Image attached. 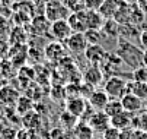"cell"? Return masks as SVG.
Segmentation results:
<instances>
[{
  "label": "cell",
  "instance_id": "6da1fadb",
  "mask_svg": "<svg viewBox=\"0 0 147 139\" xmlns=\"http://www.w3.org/2000/svg\"><path fill=\"white\" fill-rule=\"evenodd\" d=\"M115 53L119 56L122 63L128 65L133 69L143 66V53H144V50H141L140 47H137L136 44L128 41V40L119 37Z\"/></svg>",
  "mask_w": 147,
  "mask_h": 139
},
{
  "label": "cell",
  "instance_id": "7a4b0ae2",
  "mask_svg": "<svg viewBox=\"0 0 147 139\" xmlns=\"http://www.w3.org/2000/svg\"><path fill=\"white\" fill-rule=\"evenodd\" d=\"M127 84L128 81L122 79L121 76H111L105 81L103 89L111 100H121L127 94Z\"/></svg>",
  "mask_w": 147,
  "mask_h": 139
},
{
  "label": "cell",
  "instance_id": "3957f363",
  "mask_svg": "<svg viewBox=\"0 0 147 139\" xmlns=\"http://www.w3.org/2000/svg\"><path fill=\"white\" fill-rule=\"evenodd\" d=\"M44 16L50 22H55L60 19H67L70 16V10L64 3H54V2H47L45 3V10Z\"/></svg>",
  "mask_w": 147,
  "mask_h": 139
},
{
  "label": "cell",
  "instance_id": "277c9868",
  "mask_svg": "<svg viewBox=\"0 0 147 139\" xmlns=\"http://www.w3.org/2000/svg\"><path fill=\"white\" fill-rule=\"evenodd\" d=\"M71 34H73V31H71V28H70V25L67 22V19H60V21L51 22L48 35L54 38V41L64 43Z\"/></svg>",
  "mask_w": 147,
  "mask_h": 139
},
{
  "label": "cell",
  "instance_id": "5b68a950",
  "mask_svg": "<svg viewBox=\"0 0 147 139\" xmlns=\"http://www.w3.org/2000/svg\"><path fill=\"white\" fill-rule=\"evenodd\" d=\"M64 46L67 47V50L70 53L77 56V54H85L89 44H88V40L83 32H73L64 41Z\"/></svg>",
  "mask_w": 147,
  "mask_h": 139
},
{
  "label": "cell",
  "instance_id": "8992f818",
  "mask_svg": "<svg viewBox=\"0 0 147 139\" xmlns=\"http://www.w3.org/2000/svg\"><path fill=\"white\" fill-rule=\"evenodd\" d=\"M67 22L73 32H83L88 31V22H86V10L80 12H71L67 18Z\"/></svg>",
  "mask_w": 147,
  "mask_h": 139
},
{
  "label": "cell",
  "instance_id": "52a82bcc",
  "mask_svg": "<svg viewBox=\"0 0 147 139\" xmlns=\"http://www.w3.org/2000/svg\"><path fill=\"white\" fill-rule=\"evenodd\" d=\"M88 122L92 126V129H93L95 133L96 132L98 133H100V132L103 133L105 130L111 126V117H108L107 114H105V111H95Z\"/></svg>",
  "mask_w": 147,
  "mask_h": 139
},
{
  "label": "cell",
  "instance_id": "ba28073f",
  "mask_svg": "<svg viewBox=\"0 0 147 139\" xmlns=\"http://www.w3.org/2000/svg\"><path fill=\"white\" fill-rule=\"evenodd\" d=\"M121 104H122L124 111L131 113V114H136V113H138V111L143 110L144 101L141 100V98H138L137 95H134V94H125V95L121 98Z\"/></svg>",
  "mask_w": 147,
  "mask_h": 139
},
{
  "label": "cell",
  "instance_id": "9c48e42d",
  "mask_svg": "<svg viewBox=\"0 0 147 139\" xmlns=\"http://www.w3.org/2000/svg\"><path fill=\"white\" fill-rule=\"evenodd\" d=\"M107 56V50H105L100 44H89L86 51H85V57L86 60L90 63V65H100L102 60Z\"/></svg>",
  "mask_w": 147,
  "mask_h": 139
},
{
  "label": "cell",
  "instance_id": "30bf717a",
  "mask_svg": "<svg viewBox=\"0 0 147 139\" xmlns=\"http://www.w3.org/2000/svg\"><path fill=\"white\" fill-rule=\"evenodd\" d=\"M111 98L108 97V94L105 92V89H95L90 97L88 98V101L90 104V107L95 110V111H103L105 106L108 104V101Z\"/></svg>",
  "mask_w": 147,
  "mask_h": 139
},
{
  "label": "cell",
  "instance_id": "8fae6325",
  "mask_svg": "<svg viewBox=\"0 0 147 139\" xmlns=\"http://www.w3.org/2000/svg\"><path fill=\"white\" fill-rule=\"evenodd\" d=\"M47 59H50V60L53 62H58V60H64L66 57V47L63 43H58V41H53L50 43L45 50H44Z\"/></svg>",
  "mask_w": 147,
  "mask_h": 139
},
{
  "label": "cell",
  "instance_id": "7c38bea8",
  "mask_svg": "<svg viewBox=\"0 0 147 139\" xmlns=\"http://www.w3.org/2000/svg\"><path fill=\"white\" fill-rule=\"evenodd\" d=\"M19 92L10 87V85H5L0 88V103L3 106H9V107H15L18 100H19Z\"/></svg>",
  "mask_w": 147,
  "mask_h": 139
},
{
  "label": "cell",
  "instance_id": "4fadbf2b",
  "mask_svg": "<svg viewBox=\"0 0 147 139\" xmlns=\"http://www.w3.org/2000/svg\"><path fill=\"white\" fill-rule=\"evenodd\" d=\"M103 73L100 70V67L98 65H90L88 66V69L85 70L83 73V79H85V82L92 85V87H98L102 81H103Z\"/></svg>",
  "mask_w": 147,
  "mask_h": 139
},
{
  "label": "cell",
  "instance_id": "5bb4252c",
  "mask_svg": "<svg viewBox=\"0 0 147 139\" xmlns=\"http://www.w3.org/2000/svg\"><path fill=\"white\" fill-rule=\"evenodd\" d=\"M86 107H88V104L85 101V98H82V97H71L67 101V111L77 119H80L85 114Z\"/></svg>",
  "mask_w": 147,
  "mask_h": 139
},
{
  "label": "cell",
  "instance_id": "9a60e30c",
  "mask_svg": "<svg viewBox=\"0 0 147 139\" xmlns=\"http://www.w3.org/2000/svg\"><path fill=\"white\" fill-rule=\"evenodd\" d=\"M31 27H32L34 34H36V35H48L51 22L48 21L44 15H36V16L32 18Z\"/></svg>",
  "mask_w": 147,
  "mask_h": 139
},
{
  "label": "cell",
  "instance_id": "2e32d148",
  "mask_svg": "<svg viewBox=\"0 0 147 139\" xmlns=\"http://www.w3.org/2000/svg\"><path fill=\"white\" fill-rule=\"evenodd\" d=\"M73 129H74L73 133H74L76 139H93V136H95L92 126L89 125V122H85V120L77 122Z\"/></svg>",
  "mask_w": 147,
  "mask_h": 139
},
{
  "label": "cell",
  "instance_id": "e0dca14e",
  "mask_svg": "<svg viewBox=\"0 0 147 139\" xmlns=\"http://www.w3.org/2000/svg\"><path fill=\"white\" fill-rule=\"evenodd\" d=\"M118 7H119V0H103L98 12L103 19H114Z\"/></svg>",
  "mask_w": 147,
  "mask_h": 139
},
{
  "label": "cell",
  "instance_id": "ac0fdd59",
  "mask_svg": "<svg viewBox=\"0 0 147 139\" xmlns=\"http://www.w3.org/2000/svg\"><path fill=\"white\" fill-rule=\"evenodd\" d=\"M131 119H133V114H131V113L121 111L119 114L111 117V126H112V127H117V129H119V130L128 129V127H131ZM131 129H133V127H131Z\"/></svg>",
  "mask_w": 147,
  "mask_h": 139
},
{
  "label": "cell",
  "instance_id": "d6986e66",
  "mask_svg": "<svg viewBox=\"0 0 147 139\" xmlns=\"http://www.w3.org/2000/svg\"><path fill=\"white\" fill-rule=\"evenodd\" d=\"M86 22H88V29L100 31L105 19L100 16V13L98 10H86Z\"/></svg>",
  "mask_w": 147,
  "mask_h": 139
},
{
  "label": "cell",
  "instance_id": "ffe728a7",
  "mask_svg": "<svg viewBox=\"0 0 147 139\" xmlns=\"http://www.w3.org/2000/svg\"><path fill=\"white\" fill-rule=\"evenodd\" d=\"M26 32L22 27H15L13 29H10L9 32V44L10 46H20V44H25L26 41Z\"/></svg>",
  "mask_w": 147,
  "mask_h": 139
},
{
  "label": "cell",
  "instance_id": "44dd1931",
  "mask_svg": "<svg viewBox=\"0 0 147 139\" xmlns=\"http://www.w3.org/2000/svg\"><path fill=\"white\" fill-rule=\"evenodd\" d=\"M15 108H16V111H18L20 116H25V114H28L29 111H32V108H34L32 100H31L29 97L20 95L19 100H18V103H16V106H15Z\"/></svg>",
  "mask_w": 147,
  "mask_h": 139
},
{
  "label": "cell",
  "instance_id": "7402d4cb",
  "mask_svg": "<svg viewBox=\"0 0 147 139\" xmlns=\"http://www.w3.org/2000/svg\"><path fill=\"white\" fill-rule=\"evenodd\" d=\"M119 27L121 25L117 21H114V19H105L100 32L107 34L108 37H118L119 35Z\"/></svg>",
  "mask_w": 147,
  "mask_h": 139
},
{
  "label": "cell",
  "instance_id": "603a6c76",
  "mask_svg": "<svg viewBox=\"0 0 147 139\" xmlns=\"http://www.w3.org/2000/svg\"><path fill=\"white\" fill-rule=\"evenodd\" d=\"M103 111H105V114H107L108 117H114V116L119 114L121 111H124L122 104H121V100H109L108 104L105 106Z\"/></svg>",
  "mask_w": 147,
  "mask_h": 139
},
{
  "label": "cell",
  "instance_id": "cb8c5ba5",
  "mask_svg": "<svg viewBox=\"0 0 147 139\" xmlns=\"http://www.w3.org/2000/svg\"><path fill=\"white\" fill-rule=\"evenodd\" d=\"M131 94L137 95L143 101L147 100V82H134L131 81Z\"/></svg>",
  "mask_w": 147,
  "mask_h": 139
},
{
  "label": "cell",
  "instance_id": "d4e9b609",
  "mask_svg": "<svg viewBox=\"0 0 147 139\" xmlns=\"http://www.w3.org/2000/svg\"><path fill=\"white\" fill-rule=\"evenodd\" d=\"M60 123L63 127H67V129H71L76 126L77 123V117H74L73 114H70L69 111H64L61 116H60Z\"/></svg>",
  "mask_w": 147,
  "mask_h": 139
},
{
  "label": "cell",
  "instance_id": "484cf974",
  "mask_svg": "<svg viewBox=\"0 0 147 139\" xmlns=\"http://www.w3.org/2000/svg\"><path fill=\"white\" fill-rule=\"evenodd\" d=\"M131 75H133L131 81H134V82H147V67H144V66L133 69Z\"/></svg>",
  "mask_w": 147,
  "mask_h": 139
},
{
  "label": "cell",
  "instance_id": "4316f807",
  "mask_svg": "<svg viewBox=\"0 0 147 139\" xmlns=\"http://www.w3.org/2000/svg\"><path fill=\"white\" fill-rule=\"evenodd\" d=\"M85 37L88 40V44H100L102 32L100 31H96V29H88L85 32Z\"/></svg>",
  "mask_w": 147,
  "mask_h": 139
},
{
  "label": "cell",
  "instance_id": "83f0119b",
  "mask_svg": "<svg viewBox=\"0 0 147 139\" xmlns=\"http://www.w3.org/2000/svg\"><path fill=\"white\" fill-rule=\"evenodd\" d=\"M64 5L67 6L69 10L71 12H80V10H86L83 0H64Z\"/></svg>",
  "mask_w": 147,
  "mask_h": 139
},
{
  "label": "cell",
  "instance_id": "f1b7e54d",
  "mask_svg": "<svg viewBox=\"0 0 147 139\" xmlns=\"http://www.w3.org/2000/svg\"><path fill=\"white\" fill-rule=\"evenodd\" d=\"M39 120V116L34 111H29L28 114L24 116V125L26 127H36V123Z\"/></svg>",
  "mask_w": 147,
  "mask_h": 139
},
{
  "label": "cell",
  "instance_id": "f546056e",
  "mask_svg": "<svg viewBox=\"0 0 147 139\" xmlns=\"http://www.w3.org/2000/svg\"><path fill=\"white\" fill-rule=\"evenodd\" d=\"M103 139H121V130L117 127L109 126L103 132Z\"/></svg>",
  "mask_w": 147,
  "mask_h": 139
},
{
  "label": "cell",
  "instance_id": "4dcf8cb0",
  "mask_svg": "<svg viewBox=\"0 0 147 139\" xmlns=\"http://www.w3.org/2000/svg\"><path fill=\"white\" fill-rule=\"evenodd\" d=\"M10 28H9V21L7 18H5L0 13V38H3V35H9Z\"/></svg>",
  "mask_w": 147,
  "mask_h": 139
},
{
  "label": "cell",
  "instance_id": "1f68e13d",
  "mask_svg": "<svg viewBox=\"0 0 147 139\" xmlns=\"http://www.w3.org/2000/svg\"><path fill=\"white\" fill-rule=\"evenodd\" d=\"M86 10H98L100 5L103 3V0H83Z\"/></svg>",
  "mask_w": 147,
  "mask_h": 139
},
{
  "label": "cell",
  "instance_id": "d6a6232c",
  "mask_svg": "<svg viewBox=\"0 0 147 139\" xmlns=\"http://www.w3.org/2000/svg\"><path fill=\"white\" fill-rule=\"evenodd\" d=\"M9 50H10L9 41H6L5 38H0V57L7 56V54H9Z\"/></svg>",
  "mask_w": 147,
  "mask_h": 139
},
{
  "label": "cell",
  "instance_id": "836d02e7",
  "mask_svg": "<svg viewBox=\"0 0 147 139\" xmlns=\"http://www.w3.org/2000/svg\"><path fill=\"white\" fill-rule=\"evenodd\" d=\"M138 129L143 132H147V111H143L138 114Z\"/></svg>",
  "mask_w": 147,
  "mask_h": 139
},
{
  "label": "cell",
  "instance_id": "e575fe53",
  "mask_svg": "<svg viewBox=\"0 0 147 139\" xmlns=\"http://www.w3.org/2000/svg\"><path fill=\"white\" fill-rule=\"evenodd\" d=\"M133 139H147V132H143L140 129L133 130Z\"/></svg>",
  "mask_w": 147,
  "mask_h": 139
},
{
  "label": "cell",
  "instance_id": "d590c367",
  "mask_svg": "<svg viewBox=\"0 0 147 139\" xmlns=\"http://www.w3.org/2000/svg\"><path fill=\"white\" fill-rule=\"evenodd\" d=\"M140 44L144 47V50L147 48V31H140V37H138Z\"/></svg>",
  "mask_w": 147,
  "mask_h": 139
},
{
  "label": "cell",
  "instance_id": "8d00e7d4",
  "mask_svg": "<svg viewBox=\"0 0 147 139\" xmlns=\"http://www.w3.org/2000/svg\"><path fill=\"white\" fill-rule=\"evenodd\" d=\"M136 6H137L144 15H147V0H137Z\"/></svg>",
  "mask_w": 147,
  "mask_h": 139
},
{
  "label": "cell",
  "instance_id": "74e56055",
  "mask_svg": "<svg viewBox=\"0 0 147 139\" xmlns=\"http://www.w3.org/2000/svg\"><path fill=\"white\" fill-rule=\"evenodd\" d=\"M51 136H53L54 139H60L61 136H64V135H63V129H54V130L51 132Z\"/></svg>",
  "mask_w": 147,
  "mask_h": 139
},
{
  "label": "cell",
  "instance_id": "f35d334b",
  "mask_svg": "<svg viewBox=\"0 0 147 139\" xmlns=\"http://www.w3.org/2000/svg\"><path fill=\"white\" fill-rule=\"evenodd\" d=\"M143 66L147 67V48H146L144 53H143Z\"/></svg>",
  "mask_w": 147,
  "mask_h": 139
},
{
  "label": "cell",
  "instance_id": "ab89813d",
  "mask_svg": "<svg viewBox=\"0 0 147 139\" xmlns=\"http://www.w3.org/2000/svg\"><path fill=\"white\" fill-rule=\"evenodd\" d=\"M48 2H54V3H64V0H48Z\"/></svg>",
  "mask_w": 147,
  "mask_h": 139
},
{
  "label": "cell",
  "instance_id": "60d3db41",
  "mask_svg": "<svg viewBox=\"0 0 147 139\" xmlns=\"http://www.w3.org/2000/svg\"><path fill=\"white\" fill-rule=\"evenodd\" d=\"M60 139H71V138H69V136H61Z\"/></svg>",
  "mask_w": 147,
  "mask_h": 139
},
{
  "label": "cell",
  "instance_id": "b9f144b4",
  "mask_svg": "<svg viewBox=\"0 0 147 139\" xmlns=\"http://www.w3.org/2000/svg\"><path fill=\"white\" fill-rule=\"evenodd\" d=\"M0 139H5V138H3V135H2V133H0Z\"/></svg>",
  "mask_w": 147,
  "mask_h": 139
},
{
  "label": "cell",
  "instance_id": "7bdbcfd3",
  "mask_svg": "<svg viewBox=\"0 0 147 139\" xmlns=\"http://www.w3.org/2000/svg\"><path fill=\"white\" fill-rule=\"evenodd\" d=\"M0 6H2V2H0Z\"/></svg>",
  "mask_w": 147,
  "mask_h": 139
},
{
  "label": "cell",
  "instance_id": "ee69618b",
  "mask_svg": "<svg viewBox=\"0 0 147 139\" xmlns=\"http://www.w3.org/2000/svg\"><path fill=\"white\" fill-rule=\"evenodd\" d=\"M102 139H103V138H102Z\"/></svg>",
  "mask_w": 147,
  "mask_h": 139
}]
</instances>
